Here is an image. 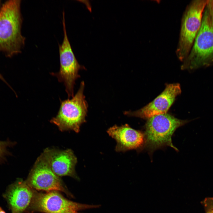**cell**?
Instances as JSON below:
<instances>
[{
	"label": "cell",
	"instance_id": "cell-1",
	"mask_svg": "<svg viewBox=\"0 0 213 213\" xmlns=\"http://www.w3.org/2000/svg\"><path fill=\"white\" fill-rule=\"evenodd\" d=\"M21 0H8L0 9V51L11 57L22 52L25 38L21 33Z\"/></svg>",
	"mask_w": 213,
	"mask_h": 213
},
{
	"label": "cell",
	"instance_id": "cell-2",
	"mask_svg": "<svg viewBox=\"0 0 213 213\" xmlns=\"http://www.w3.org/2000/svg\"><path fill=\"white\" fill-rule=\"evenodd\" d=\"M208 0H194L188 4L182 16L179 37L176 50L183 62L188 55L201 26Z\"/></svg>",
	"mask_w": 213,
	"mask_h": 213
},
{
	"label": "cell",
	"instance_id": "cell-3",
	"mask_svg": "<svg viewBox=\"0 0 213 213\" xmlns=\"http://www.w3.org/2000/svg\"><path fill=\"white\" fill-rule=\"evenodd\" d=\"M84 86L82 81L77 92L72 99L60 100L58 112L50 122L57 125L61 131L72 130L78 133L81 125L85 122L88 105L84 94Z\"/></svg>",
	"mask_w": 213,
	"mask_h": 213
},
{
	"label": "cell",
	"instance_id": "cell-4",
	"mask_svg": "<svg viewBox=\"0 0 213 213\" xmlns=\"http://www.w3.org/2000/svg\"><path fill=\"white\" fill-rule=\"evenodd\" d=\"M213 60V27L206 7L201 25L191 51L181 65L182 70L192 69Z\"/></svg>",
	"mask_w": 213,
	"mask_h": 213
},
{
	"label": "cell",
	"instance_id": "cell-5",
	"mask_svg": "<svg viewBox=\"0 0 213 213\" xmlns=\"http://www.w3.org/2000/svg\"><path fill=\"white\" fill-rule=\"evenodd\" d=\"M100 205L83 204L69 200L59 191H52L45 193L36 190L26 213H82L79 211L96 208Z\"/></svg>",
	"mask_w": 213,
	"mask_h": 213
},
{
	"label": "cell",
	"instance_id": "cell-6",
	"mask_svg": "<svg viewBox=\"0 0 213 213\" xmlns=\"http://www.w3.org/2000/svg\"><path fill=\"white\" fill-rule=\"evenodd\" d=\"M62 22L64 38L62 43L59 45V70L57 72H51L50 74L56 76L59 82L64 83L70 99L74 96L75 81L80 77L79 71L84 68L78 63L70 44L66 29L64 11L62 13Z\"/></svg>",
	"mask_w": 213,
	"mask_h": 213
},
{
	"label": "cell",
	"instance_id": "cell-7",
	"mask_svg": "<svg viewBox=\"0 0 213 213\" xmlns=\"http://www.w3.org/2000/svg\"><path fill=\"white\" fill-rule=\"evenodd\" d=\"M187 122L167 113L148 119L146 126L147 146L155 149L167 145L177 150L172 143V135L176 129Z\"/></svg>",
	"mask_w": 213,
	"mask_h": 213
},
{
	"label": "cell",
	"instance_id": "cell-8",
	"mask_svg": "<svg viewBox=\"0 0 213 213\" xmlns=\"http://www.w3.org/2000/svg\"><path fill=\"white\" fill-rule=\"evenodd\" d=\"M25 181L35 190L61 191L70 197H74L60 177L52 170L42 154L36 161Z\"/></svg>",
	"mask_w": 213,
	"mask_h": 213
},
{
	"label": "cell",
	"instance_id": "cell-9",
	"mask_svg": "<svg viewBox=\"0 0 213 213\" xmlns=\"http://www.w3.org/2000/svg\"><path fill=\"white\" fill-rule=\"evenodd\" d=\"M181 92L179 84H167L160 94L146 106L135 111H125L124 114L128 116L148 119L156 115L166 113L176 97Z\"/></svg>",
	"mask_w": 213,
	"mask_h": 213
},
{
	"label": "cell",
	"instance_id": "cell-10",
	"mask_svg": "<svg viewBox=\"0 0 213 213\" xmlns=\"http://www.w3.org/2000/svg\"><path fill=\"white\" fill-rule=\"evenodd\" d=\"M42 154L52 170L58 176H67L79 180L75 170L77 159L71 149L47 148Z\"/></svg>",
	"mask_w": 213,
	"mask_h": 213
},
{
	"label": "cell",
	"instance_id": "cell-11",
	"mask_svg": "<svg viewBox=\"0 0 213 213\" xmlns=\"http://www.w3.org/2000/svg\"><path fill=\"white\" fill-rule=\"evenodd\" d=\"M35 191L25 180L19 179L8 186L3 197L11 213H24L30 206Z\"/></svg>",
	"mask_w": 213,
	"mask_h": 213
},
{
	"label": "cell",
	"instance_id": "cell-12",
	"mask_svg": "<svg viewBox=\"0 0 213 213\" xmlns=\"http://www.w3.org/2000/svg\"><path fill=\"white\" fill-rule=\"evenodd\" d=\"M107 133L116 140L115 150L117 152H124L138 149L143 143V134L127 124L120 126L114 125L108 130Z\"/></svg>",
	"mask_w": 213,
	"mask_h": 213
},
{
	"label": "cell",
	"instance_id": "cell-13",
	"mask_svg": "<svg viewBox=\"0 0 213 213\" xmlns=\"http://www.w3.org/2000/svg\"><path fill=\"white\" fill-rule=\"evenodd\" d=\"M14 144V143L9 140L0 141V163L4 161L6 156L9 154L7 148Z\"/></svg>",
	"mask_w": 213,
	"mask_h": 213
},
{
	"label": "cell",
	"instance_id": "cell-14",
	"mask_svg": "<svg viewBox=\"0 0 213 213\" xmlns=\"http://www.w3.org/2000/svg\"><path fill=\"white\" fill-rule=\"evenodd\" d=\"M206 213H213V197L206 198L201 202Z\"/></svg>",
	"mask_w": 213,
	"mask_h": 213
},
{
	"label": "cell",
	"instance_id": "cell-15",
	"mask_svg": "<svg viewBox=\"0 0 213 213\" xmlns=\"http://www.w3.org/2000/svg\"><path fill=\"white\" fill-rule=\"evenodd\" d=\"M206 7L208 9L211 22L213 27V0H208Z\"/></svg>",
	"mask_w": 213,
	"mask_h": 213
},
{
	"label": "cell",
	"instance_id": "cell-16",
	"mask_svg": "<svg viewBox=\"0 0 213 213\" xmlns=\"http://www.w3.org/2000/svg\"><path fill=\"white\" fill-rule=\"evenodd\" d=\"M0 79H1L5 83H6V84H8V85H9L8 84V83H7V82L4 79L2 75L0 74Z\"/></svg>",
	"mask_w": 213,
	"mask_h": 213
},
{
	"label": "cell",
	"instance_id": "cell-17",
	"mask_svg": "<svg viewBox=\"0 0 213 213\" xmlns=\"http://www.w3.org/2000/svg\"><path fill=\"white\" fill-rule=\"evenodd\" d=\"M0 213H6V212L0 206Z\"/></svg>",
	"mask_w": 213,
	"mask_h": 213
},
{
	"label": "cell",
	"instance_id": "cell-18",
	"mask_svg": "<svg viewBox=\"0 0 213 213\" xmlns=\"http://www.w3.org/2000/svg\"><path fill=\"white\" fill-rule=\"evenodd\" d=\"M1 1L0 0V8H1Z\"/></svg>",
	"mask_w": 213,
	"mask_h": 213
}]
</instances>
